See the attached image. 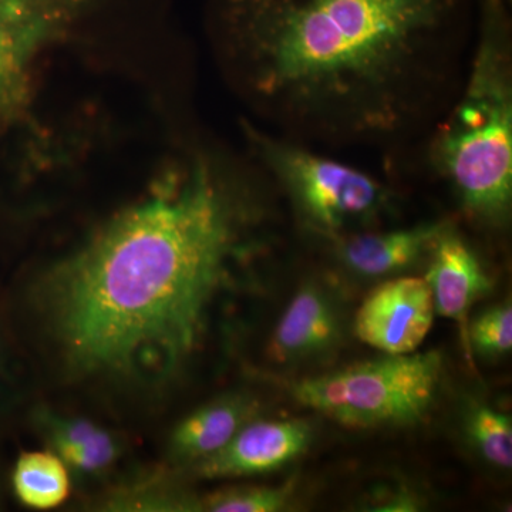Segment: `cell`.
I'll return each mask as SVG.
<instances>
[{"instance_id": "6da1fadb", "label": "cell", "mask_w": 512, "mask_h": 512, "mask_svg": "<svg viewBox=\"0 0 512 512\" xmlns=\"http://www.w3.org/2000/svg\"><path fill=\"white\" fill-rule=\"evenodd\" d=\"M229 60L289 136L404 140L460 89L476 0H215Z\"/></svg>"}, {"instance_id": "7a4b0ae2", "label": "cell", "mask_w": 512, "mask_h": 512, "mask_svg": "<svg viewBox=\"0 0 512 512\" xmlns=\"http://www.w3.org/2000/svg\"><path fill=\"white\" fill-rule=\"evenodd\" d=\"M249 211L220 164L195 156L53 266L43 302L70 365L136 379L173 375L247 252Z\"/></svg>"}, {"instance_id": "3957f363", "label": "cell", "mask_w": 512, "mask_h": 512, "mask_svg": "<svg viewBox=\"0 0 512 512\" xmlns=\"http://www.w3.org/2000/svg\"><path fill=\"white\" fill-rule=\"evenodd\" d=\"M470 69L430 143V161L464 214L507 227L512 210V36L510 0H476Z\"/></svg>"}, {"instance_id": "277c9868", "label": "cell", "mask_w": 512, "mask_h": 512, "mask_svg": "<svg viewBox=\"0 0 512 512\" xmlns=\"http://www.w3.org/2000/svg\"><path fill=\"white\" fill-rule=\"evenodd\" d=\"M443 357L436 350L386 355L286 384L306 409L349 429L406 427L426 419L439 394Z\"/></svg>"}, {"instance_id": "5b68a950", "label": "cell", "mask_w": 512, "mask_h": 512, "mask_svg": "<svg viewBox=\"0 0 512 512\" xmlns=\"http://www.w3.org/2000/svg\"><path fill=\"white\" fill-rule=\"evenodd\" d=\"M252 150L284 187L312 231L325 238L367 227L389 210L392 192L352 165L244 124Z\"/></svg>"}, {"instance_id": "8992f818", "label": "cell", "mask_w": 512, "mask_h": 512, "mask_svg": "<svg viewBox=\"0 0 512 512\" xmlns=\"http://www.w3.org/2000/svg\"><path fill=\"white\" fill-rule=\"evenodd\" d=\"M96 0H0V124L25 119L33 72L63 42Z\"/></svg>"}, {"instance_id": "52a82bcc", "label": "cell", "mask_w": 512, "mask_h": 512, "mask_svg": "<svg viewBox=\"0 0 512 512\" xmlns=\"http://www.w3.org/2000/svg\"><path fill=\"white\" fill-rule=\"evenodd\" d=\"M436 309L426 279L399 276L377 285L355 318L357 338L386 355H406L423 345Z\"/></svg>"}, {"instance_id": "ba28073f", "label": "cell", "mask_w": 512, "mask_h": 512, "mask_svg": "<svg viewBox=\"0 0 512 512\" xmlns=\"http://www.w3.org/2000/svg\"><path fill=\"white\" fill-rule=\"evenodd\" d=\"M312 426L303 420H251L227 446L194 464L204 478H229L271 473L305 453Z\"/></svg>"}, {"instance_id": "9c48e42d", "label": "cell", "mask_w": 512, "mask_h": 512, "mask_svg": "<svg viewBox=\"0 0 512 512\" xmlns=\"http://www.w3.org/2000/svg\"><path fill=\"white\" fill-rule=\"evenodd\" d=\"M426 281L434 309L441 318L453 320L460 329L461 343L471 360L468 325L474 303L490 292L491 281L473 248L450 224L431 247Z\"/></svg>"}, {"instance_id": "30bf717a", "label": "cell", "mask_w": 512, "mask_h": 512, "mask_svg": "<svg viewBox=\"0 0 512 512\" xmlns=\"http://www.w3.org/2000/svg\"><path fill=\"white\" fill-rule=\"evenodd\" d=\"M448 222L394 231H355L330 238L340 264L363 278H383L403 271L429 254Z\"/></svg>"}, {"instance_id": "8fae6325", "label": "cell", "mask_w": 512, "mask_h": 512, "mask_svg": "<svg viewBox=\"0 0 512 512\" xmlns=\"http://www.w3.org/2000/svg\"><path fill=\"white\" fill-rule=\"evenodd\" d=\"M340 338V320L332 299L320 286L306 284L293 296L269 342L278 363L302 362L328 352Z\"/></svg>"}, {"instance_id": "7c38bea8", "label": "cell", "mask_w": 512, "mask_h": 512, "mask_svg": "<svg viewBox=\"0 0 512 512\" xmlns=\"http://www.w3.org/2000/svg\"><path fill=\"white\" fill-rule=\"evenodd\" d=\"M258 404L232 394L195 410L177 424L170 439L171 456L195 464L220 451L245 424L254 420Z\"/></svg>"}, {"instance_id": "4fadbf2b", "label": "cell", "mask_w": 512, "mask_h": 512, "mask_svg": "<svg viewBox=\"0 0 512 512\" xmlns=\"http://www.w3.org/2000/svg\"><path fill=\"white\" fill-rule=\"evenodd\" d=\"M40 426L50 447L74 473H103L119 457V441L93 421L45 413L40 416Z\"/></svg>"}, {"instance_id": "5bb4252c", "label": "cell", "mask_w": 512, "mask_h": 512, "mask_svg": "<svg viewBox=\"0 0 512 512\" xmlns=\"http://www.w3.org/2000/svg\"><path fill=\"white\" fill-rule=\"evenodd\" d=\"M69 473L55 451H26L13 468V493L25 507L52 510L69 497Z\"/></svg>"}, {"instance_id": "9a60e30c", "label": "cell", "mask_w": 512, "mask_h": 512, "mask_svg": "<svg viewBox=\"0 0 512 512\" xmlns=\"http://www.w3.org/2000/svg\"><path fill=\"white\" fill-rule=\"evenodd\" d=\"M467 433L488 463L501 470H511L512 423L508 414L480 404L468 414Z\"/></svg>"}, {"instance_id": "2e32d148", "label": "cell", "mask_w": 512, "mask_h": 512, "mask_svg": "<svg viewBox=\"0 0 512 512\" xmlns=\"http://www.w3.org/2000/svg\"><path fill=\"white\" fill-rule=\"evenodd\" d=\"M293 485L281 487H234L217 491L202 501L201 510L212 512H276L291 504Z\"/></svg>"}, {"instance_id": "e0dca14e", "label": "cell", "mask_w": 512, "mask_h": 512, "mask_svg": "<svg viewBox=\"0 0 512 512\" xmlns=\"http://www.w3.org/2000/svg\"><path fill=\"white\" fill-rule=\"evenodd\" d=\"M471 352L481 356H503L512 349L511 303H501L481 313L468 325Z\"/></svg>"}]
</instances>
